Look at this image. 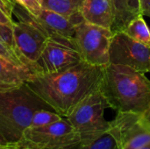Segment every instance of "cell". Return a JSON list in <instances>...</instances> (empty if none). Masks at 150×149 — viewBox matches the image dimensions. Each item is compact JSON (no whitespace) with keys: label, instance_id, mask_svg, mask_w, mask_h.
Returning a JSON list of instances; mask_svg holds the SVG:
<instances>
[{"label":"cell","instance_id":"obj_1","mask_svg":"<svg viewBox=\"0 0 150 149\" xmlns=\"http://www.w3.org/2000/svg\"><path fill=\"white\" fill-rule=\"evenodd\" d=\"M105 66L82 61L65 69L35 75L28 87L55 112L65 118L91 93L99 89Z\"/></svg>","mask_w":150,"mask_h":149},{"label":"cell","instance_id":"obj_2","mask_svg":"<svg viewBox=\"0 0 150 149\" xmlns=\"http://www.w3.org/2000/svg\"><path fill=\"white\" fill-rule=\"evenodd\" d=\"M99 90L109 108L117 112L145 114L150 107V80L128 66H105Z\"/></svg>","mask_w":150,"mask_h":149},{"label":"cell","instance_id":"obj_3","mask_svg":"<svg viewBox=\"0 0 150 149\" xmlns=\"http://www.w3.org/2000/svg\"><path fill=\"white\" fill-rule=\"evenodd\" d=\"M40 110L54 111L26 83L0 90V134L7 143L18 142Z\"/></svg>","mask_w":150,"mask_h":149},{"label":"cell","instance_id":"obj_4","mask_svg":"<svg viewBox=\"0 0 150 149\" xmlns=\"http://www.w3.org/2000/svg\"><path fill=\"white\" fill-rule=\"evenodd\" d=\"M12 20L15 51L20 61L36 73L35 64L50 34L36 18L16 3L13 5Z\"/></svg>","mask_w":150,"mask_h":149},{"label":"cell","instance_id":"obj_5","mask_svg":"<svg viewBox=\"0 0 150 149\" xmlns=\"http://www.w3.org/2000/svg\"><path fill=\"white\" fill-rule=\"evenodd\" d=\"M106 108V100L98 89L79 102L65 117L79 134L81 142L92 141L109 131L110 121L105 118Z\"/></svg>","mask_w":150,"mask_h":149},{"label":"cell","instance_id":"obj_6","mask_svg":"<svg viewBox=\"0 0 150 149\" xmlns=\"http://www.w3.org/2000/svg\"><path fill=\"white\" fill-rule=\"evenodd\" d=\"M112 30L83 21L76 29L74 40L83 61L98 66L109 64Z\"/></svg>","mask_w":150,"mask_h":149},{"label":"cell","instance_id":"obj_7","mask_svg":"<svg viewBox=\"0 0 150 149\" xmlns=\"http://www.w3.org/2000/svg\"><path fill=\"white\" fill-rule=\"evenodd\" d=\"M21 140L40 149H69L81 142L66 118L43 126H30L24 131Z\"/></svg>","mask_w":150,"mask_h":149},{"label":"cell","instance_id":"obj_8","mask_svg":"<svg viewBox=\"0 0 150 149\" xmlns=\"http://www.w3.org/2000/svg\"><path fill=\"white\" fill-rule=\"evenodd\" d=\"M74 39L52 34L35 64L37 75L51 74L82 61Z\"/></svg>","mask_w":150,"mask_h":149},{"label":"cell","instance_id":"obj_9","mask_svg":"<svg viewBox=\"0 0 150 149\" xmlns=\"http://www.w3.org/2000/svg\"><path fill=\"white\" fill-rule=\"evenodd\" d=\"M108 133L119 149H140L150 143V122L143 114L117 112Z\"/></svg>","mask_w":150,"mask_h":149},{"label":"cell","instance_id":"obj_10","mask_svg":"<svg viewBox=\"0 0 150 149\" xmlns=\"http://www.w3.org/2000/svg\"><path fill=\"white\" fill-rule=\"evenodd\" d=\"M109 63L128 66L142 73L149 71L150 47L123 31L113 32L109 48Z\"/></svg>","mask_w":150,"mask_h":149},{"label":"cell","instance_id":"obj_11","mask_svg":"<svg viewBox=\"0 0 150 149\" xmlns=\"http://www.w3.org/2000/svg\"><path fill=\"white\" fill-rule=\"evenodd\" d=\"M36 75L29 66L0 55V90L19 87Z\"/></svg>","mask_w":150,"mask_h":149},{"label":"cell","instance_id":"obj_12","mask_svg":"<svg viewBox=\"0 0 150 149\" xmlns=\"http://www.w3.org/2000/svg\"><path fill=\"white\" fill-rule=\"evenodd\" d=\"M37 19L50 35L57 34L71 39L74 37L76 27L84 21L81 12L68 17L45 8Z\"/></svg>","mask_w":150,"mask_h":149},{"label":"cell","instance_id":"obj_13","mask_svg":"<svg viewBox=\"0 0 150 149\" xmlns=\"http://www.w3.org/2000/svg\"><path fill=\"white\" fill-rule=\"evenodd\" d=\"M81 15L85 22L112 29L113 14L109 0H84Z\"/></svg>","mask_w":150,"mask_h":149},{"label":"cell","instance_id":"obj_14","mask_svg":"<svg viewBox=\"0 0 150 149\" xmlns=\"http://www.w3.org/2000/svg\"><path fill=\"white\" fill-rule=\"evenodd\" d=\"M109 1L113 14V24L111 29L112 32L123 31L135 17L142 14L139 0Z\"/></svg>","mask_w":150,"mask_h":149},{"label":"cell","instance_id":"obj_15","mask_svg":"<svg viewBox=\"0 0 150 149\" xmlns=\"http://www.w3.org/2000/svg\"><path fill=\"white\" fill-rule=\"evenodd\" d=\"M123 32L133 40L150 47V29L142 14L135 17Z\"/></svg>","mask_w":150,"mask_h":149},{"label":"cell","instance_id":"obj_16","mask_svg":"<svg viewBox=\"0 0 150 149\" xmlns=\"http://www.w3.org/2000/svg\"><path fill=\"white\" fill-rule=\"evenodd\" d=\"M83 2L84 0H42L45 9L68 17L81 12Z\"/></svg>","mask_w":150,"mask_h":149},{"label":"cell","instance_id":"obj_17","mask_svg":"<svg viewBox=\"0 0 150 149\" xmlns=\"http://www.w3.org/2000/svg\"><path fill=\"white\" fill-rule=\"evenodd\" d=\"M69 149H119L116 141L107 132L99 138L90 142H80Z\"/></svg>","mask_w":150,"mask_h":149},{"label":"cell","instance_id":"obj_18","mask_svg":"<svg viewBox=\"0 0 150 149\" xmlns=\"http://www.w3.org/2000/svg\"><path fill=\"white\" fill-rule=\"evenodd\" d=\"M63 117H62L60 114H58L54 111L40 110L33 114L30 126L36 127V126H47V125H49V124H52L54 122L60 120Z\"/></svg>","mask_w":150,"mask_h":149},{"label":"cell","instance_id":"obj_19","mask_svg":"<svg viewBox=\"0 0 150 149\" xmlns=\"http://www.w3.org/2000/svg\"><path fill=\"white\" fill-rule=\"evenodd\" d=\"M14 2L12 0H0V24L12 28V10Z\"/></svg>","mask_w":150,"mask_h":149},{"label":"cell","instance_id":"obj_20","mask_svg":"<svg viewBox=\"0 0 150 149\" xmlns=\"http://www.w3.org/2000/svg\"><path fill=\"white\" fill-rule=\"evenodd\" d=\"M14 3L18 4L23 7L28 13H30L34 18H38L42 12L44 6L42 0H12Z\"/></svg>","mask_w":150,"mask_h":149},{"label":"cell","instance_id":"obj_21","mask_svg":"<svg viewBox=\"0 0 150 149\" xmlns=\"http://www.w3.org/2000/svg\"><path fill=\"white\" fill-rule=\"evenodd\" d=\"M0 41L7 44L9 47H11L15 51L14 42H13L12 28L11 26H8V25L0 24Z\"/></svg>","mask_w":150,"mask_h":149},{"label":"cell","instance_id":"obj_22","mask_svg":"<svg viewBox=\"0 0 150 149\" xmlns=\"http://www.w3.org/2000/svg\"><path fill=\"white\" fill-rule=\"evenodd\" d=\"M0 55H4V56H6L8 58H11L16 61H18V62H21L23 63L20 59L18 58V54H16V52L11 47H9L7 44L0 41Z\"/></svg>","mask_w":150,"mask_h":149},{"label":"cell","instance_id":"obj_23","mask_svg":"<svg viewBox=\"0 0 150 149\" xmlns=\"http://www.w3.org/2000/svg\"><path fill=\"white\" fill-rule=\"evenodd\" d=\"M10 148L11 149H40L30 145L29 143L25 142L23 140H20L18 142H13V143H8Z\"/></svg>","mask_w":150,"mask_h":149},{"label":"cell","instance_id":"obj_24","mask_svg":"<svg viewBox=\"0 0 150 149\" xmlns=\"http://www.w3.org/2000/svg\"><path fill=\"white\" fill-rule=\"evenodd\" d=\"M139 3L142 14L150 18V0H139Z\"/></svg>","mask_w":150,"mask_h":149},{"label":"cell","instance_id":"obj_25","mask_svg":"<svg viewBox=\"0 0 150 149\" xmlns=\"http://www.w3.org/2000/svg\"><path fill=\"white\" fill-rule=\"evenodd\" d=\"M7 143V141L3 138V136L0 134V147H2V146H4V145H5Z\"/></svg>","mask_w":150,"mask_h":149},{"label":"cell","instance_id":"obj_26","mask_svg":"<svg viewBox=\"0 0 150 149\" xmlns=\"http://www.w3.org/2000/svg\"><path fill=\"white\" fill-rule=\"evenodd\" d=\"M144 117L149 120V122H150V107L149 109L146 112V113L144 114Z\"/></svg>","mask_w":150,"mask_h":149},{"label":"cell","instance_id":"obj_27","mask_svg":"<svg viewBox=\"0 0 150 149\" xmlns=\"http://www.w3.org/2000/svg\"><path fill=\"white\" fill-rule=\"evenodd\" d=\"M0 149H11V148H10L9 144H8V143H6L5 145H4V146L0 147Z\"/></svg>","mask_w":150,"mask_h":149},{"label":"cell","instance_id":"obj_28","mask_svg":"<svg viewBox=\"0 0 150 149\" xmlns=\"http://www.w3.org/2000/svg\"><path fill=\"white\" fill-rule=\"evenodd\" d=\"M140 149H150V143L149 144H147V145H145L144 147H142V148H141Z\"/></svg>","mask_w":150,"mask_h":149},{"label":"cell","instance_id":"obj_29","mask_svg":"<svg viewBox=\"0 0 150 149\" xmlns=\"http://www.w3.org/2000/svg\"><path fill=\"white\" fill-rule=\"evenodd\" d=\"M149 72H150V64H149Z\"/></svg>","mask_w":150,"mask_h":149}]
</instances>
